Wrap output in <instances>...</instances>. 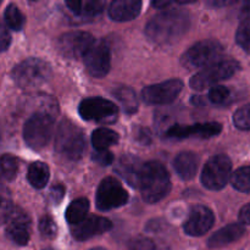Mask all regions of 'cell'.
<instances>
[{
    "mask_svg": "<svg viewBox=\"0 0 250 250\" xmlns=\"http://www.w3.org/2000/svg\"><path fill=\"white\" fill-rule=\"evenodd\" d=\"M120 136L110 128H98L92 134V144L95 150H107L111 146L119 143Z\"/></svg>",
    "mask_w": 250,
    "mask_h": 250,
    "instance_id": "cell-26",
    "label": "cell"
},
{
    "mask_svg": "<svg viewBox=\"0 0 250 250\" xmlns=\"http://www.w3.org/2000/svg\"><path fill=\"white\" fill-rule=\"evenodd\" d=\"M56 115L48 111H34L23 127V139L33 150H41L46 146L53 136Z\"/></svg>",
    "mask_w": 250,
    "mask_h": 250,
    "instance_id": "cell-4",
    "label": "cell"
},
{
    "mask_svg": "<svg viewBox=\"0 0 250 250\" xmlns=\"http://www.w3.org/2000/svg\"><path fill=\"white\" fill-rule=\"evenodd\" d=\"M224 46L216 41H200L190 46L181 58V65L188 70L207 67L221 60Z\"/></svg>",
    "mask_w": 250,
    "mask_h": 250,
    "instance_id": "cell-7",
    "label": "cell"
},
{
    "mask_svg": "<svg viewBox=\"0 0 250 250\" xmlns=\"http://www.w3.org/2000/svg\"><path fill=\"white\" fill-rule=\"evenodd\" d=\"M112 224L110 220L102 216L90 215L80 224L71 226V233L76 241H87L95 236L105 233L111 229Z\"/></svg>",
    "mask_w": 250,
    "mask_h": 250,
    "instance_id": "cell-17",
    "label": "cell"
},
{
    "mask_svg": "<svg viewBox=\"0 0 250 250\" xmlns=\"http://www.w3.org/2000/svg\"><path fill=\"white\" fill-rule=\"evenodd\" d=\"M94 37L88 32H68L58 39L59 51L67 59H80L87 55L95 43Z\"/></svg>",
    "mask_w": 250,
    "mask_h": 250,
    "instance_id": "cell-12",
    "label": "cell"
},
{
    "mask_svg": "<svg viewBox=\"0 0 250 250\" xmlns=\"http://www.w3.org/2000/svg\"><path fill=\"white\" fill-rule=\"evenodd\" d=\"M142 1L136 0H115L109 6L110 19L117 22L131 21L141 14Z\"/></svg>",
    "mask_w": 250,
    "mask_h": 250,
    "instance_id": "cell-19",
    "label": "cell"
},
{
    "mask_svg": "<svg viewBox=\"0 0 250 250\" xmlns=\"http://www.w3.org/2000/svg\"><path fill=\"white\" fill-rule=\"evenodd\" d=\"M90 250H106V249H104V248H93V249H90Z\"/></svg>",
    "mask_w": 250,
    "mask_h": 250,
    "instance_id": "cell-43",
    "label": "cell"
},
{
    "mask_svg": "<svg viewBox=\"0 0 250 250\" xmlns=\"http://www.w3.org/2000/svg\"><path fill=\"white\" fill-rule=\"evenodd\" d=\"M49 177H50V170H49L48 165L42 161L31 164L28 171H27V180L31 183L32 187L37 188V189H42L45 187L49 182Z\"/></svg>",
    "mask_w": 250,
    "mask_h": 250,
    "instance_id": "cell-23",
    "label": "cell"
},
{
    "mask_svg": "<svg viewBox=\"0 0 250 250\" xmlns=\"http://www.w3.org/2000/svg\"><path fill=\"white\" fill-rule=\"evenodd\" d=\"M128 198L127 190L116 178L106 177L98 186L95 203L100 211H109L124 207Z\"/></svg>",
    "mask_w": 250,
    "mask_h": 250,
    "instance_id": "cell-11",
    "label": "cell"
},
{
    "mask_svg": "<svg viewBox=\"0 0 250 250\" xmlns=\"http://www.w3.org/2000/svg\"><path fill=\"white\" fill-rule=\"evenodd\" d=\"M78 112L84 121L104 125L114 124L119 117V107L116 104L97 97L83 99L78 106Z\"/></svg>",
    "mask_w": 250,
    "mask_h": 250,
    "instance_id": "cell-10",
    "label": "cell"
},
{
    "mask_svg": "<svg viewBox=\"0 0 250 250\" xmlns=\"http://www.w3.org/2000/svg\"><path fill=\"white\" fill-rule=\"evenodd\" d=\"M4 21L7 28L21 31L24 26V16L16 4H9L4 11Z\"/></svg>",
    "mask_w": 250,
    "mask_h": 250,
    "instance_id": "cell-27",
    "label": "cell"
},
{
    "mask_svg": "<svg viewBox=\"0 0 250 250\" xmlns=\"http://www.w3.org/2000/svg\"><path fill=\"white\" fill-rule=\"evenodd\" d=\"M183 89V82L178 78L148 85L142 90V99L149 105H164L172 103Z\"/></svg>",
    "mask_w": 250,
    "mask_h": 250,
    "instance_id": "cell-13",
    "label": "cell"
},
{
    "mask_svg": "<svg viewBox=\"0 0 250 250\" xmlns=\"http://www.w3.org/2000/svg\"><path fill=\"white\" fill-rule=\"evenodd\" d=\"M0 38H1V50L5 51L11 44V36H10L9 29L5 26H1V36H0Z\"/></svg>",
    "mask_w": 250,
    "mask_h": 250,
    "instance_id": "cell-38",
    "label": "cell"
},
{
    "mask_svg": "<svg viewBox=\"0 0 250 250\" xmlns=\"http://www.w3.org/2000/svg\"><path fill=\"white\" fill-rule=\"evenodd\" d=\"M222 132V126L217 122H204V124H195L193 126L186 125H173L168 127L165 136L168 139L182 141V139L197 137L202 139H209L219 136Z\"/></svg>",
    "mask_w": 250,
    "mask_h": 250,
    "instance_id": "cell-15",
    "label": "cell"
},
{
    "mask_svg": "<svg viewBox=\"0 0 250 250\" xmlns=\"http://www.w3.org/2000/svg\"><path fill=\"white\" fill-rule=\"evenodd\" d=\"M232 177V161L229 156L220 154L211 156L203 167L200 181L209 190H221Z\"/></svg>",
    "mask_w": 250,
    "mask_h": 250,
    "instance_id": "cell-8",
    "label": "cell"
},
{
    "mask_svg": "<svg viewBox=\"0 0 250 250\" xmlns=\"http://www.w3.org/2000/svg\"><path fill=\"white\" fill-rule=\"evenodd\" d=\"M88 211H89V200L87 198H78L68 205L66 210V221L71 226H75L87 219Z\"/></svg>",
    "mask_w": 250,
    "mask_h": 250,
    "instance_id": "cell-24",
    "label": "cell"
},
{
    "mask_svg": "<svg viewBox=\"0 0 250 250\" xmlns=\"http://www.w3.org/2000/svg\"><path fill=\"white\" fill-rule=\"evenodd\" d=\"M84 146L85 141L82 129L73 122L63 120L56 131L55 150L68 160L77 161L82 158Z\"/></svg>",
    "mask_w": 250,
    "mask_h": 250,
    "instance_id": "cell-5",
    "label": "cell"
},
{
    "mask_svg": "<svg viewBox=\"0 0 250 250\" xmlns=\"http://www.w3.org/2000/svg\"><path fill=\"white\" fill-rule=\"evenodd\" d=\"M65 195V188L62 185H55L49 190V199L53 204H59L63 199Z\"/></svg>",
    "mask_w": 250,
    "mask_h": 250,
    "instance_id": "cell-37",
    "label": "cell"
},
{
    "mask_svg": "<svg viewBox=\"0 0 250 250\" xmlns=\"http://www.w3.org/2000/svg\"><path fill=\"white\" fill-rule=\"evenodd\" d=\"M189 27L190 16L187 11L167 9L146 23V36L156 45H171L180 41Z\"/></svg>",
    "mask_w": 250,
    "mask_h": 250,
    "instance_id": "cell-1",
    "label": "cell"
},
{
    "mask_svg": "<svg viewBox=\"0 0 250 250\" xmlns=\"http://www.w3.org/2000/svg\"><path fill=\"white\" fill-rule=\"evenodd\" d=\"M83 61L90 76L95 78L105 77L109 73L111 66V51L106 42H95Z\"/></svg>",
    "mask_w": 250,
    "mask_h": 250,
    "instance_id": "cell-14",
    "label": "cell"
},
{
    "mask_svg": "<svg viewBox=\"0 0 250 250\" xmlns=\"http://www.w3.org/2000/svg\"><path fill=\"white\" fill-rule=\"evenodd\" d=\"M38 226L42 236L49 239L55 238L56 233H58V227H56V224L53 220V217L49 216V215H44L39 220Z\"/></svg>",
    "mask_w": 250,
    "mask_h": 250,
    "instance_id": "cell-33",
    "label": "cell"
},
{
    "mask_svg": "<svg viewBox=\"0 0 250 250\" xmlns=\"http://www.w3.org/2000/svg\"><path fill=\"white\" fill-rule=\"evenodd\" d=\"M171 4H172V2H170V1H153V2H151V5H153L154 7H156V9H159V10L166 9V7L170 6Z\"/></svg>",
    "mask_w": 250,
    "mask_h": 250,
    "instance_id": "cell-41",
    "label": "cell"
},
{
    "mask_svg": "<svg viewBox=\"0 0 250 250\" xmlns=\"http://www.w3.org/2000/svg\"><path fill=\"white\" fill-rule=\"evenodd\" d=\"M106 2L89 0V1H66V6L78 17H95L102 14Z\"/></svg>",
    "mask_w": 250,
    "mask_h": 250,
    "instance_id": "cell-22",
    "label": "cell"
},
{
    "mask_svg": "<svg viewBox=\"0 0 250 250\" xmlns=\"http://www.w3.org/2000/svg\"><path fill=\"white\" fill-rule=\"evenodd\" d=\"M234 126L242 131H250V104L239 107L233 115Z\"/></svg>",
    "mask_w": 250,
    "mask_h": 250,
    "instance_id": "cell-31",
    "label": "cell"
},
{
    "mask_svg": "<svg viewBox=\"0 0 250 250\" xmlns=\"http://www.w3.org/2000/svg\"><path fill=\"white\" fill-rule=\"evenodd\" d=\"M44 250H53V249H44Z\"/></svg>",
    "mask_w": 250,
    "mask_h": 250,
    "instance_id": "cell-44",
    "label": "cell"
},
{
    "mask_svg": "<svg viewBox=\"0 0 250 250\" xmlns=\"http://www.w3.org/2000/svg\"><path fill=\"white\" fill-rule=\"evenodd\" d=\"M133 137L134 141L138 142L139 144L143 146H149L151 143V132L150 129L146 128V127L137 126L133 128Z\"/></svg>",
    "mask_w": 250,
    "mask_h": 250,
    "instance_id": "cell-35",
    "label": "cell"
},
{
    "mask_svg": "<svg viewBox=\"0 0 250 250\" xmlns=\"http://www.w3.org/2000/svg\"><path fill=\"white\" fill-rule=\"evenodd\" d=\"M244 233H246V229H244L243 225L229 224V226L215 232L208 241V246L212 249L221 248V247L229 246V244L238 241L239 238L244 236Z\"/></svg>",
    "mask_w": 250,
    "mask_h": 250,
    "instance_id": "cell-20",
    "label": "cell"
},
{
    "mask_svg": "<svg viewBox=\"0 0 250 250\" xmlns=\"http://www.w3.org/2000/svg\"><path fill=\"white\" fill-rule=\"evenodd\" d=\"M144 163L133 155H124L119 159L115 167V172L121 176L129 186L133 188H139L142 170Z\"/></svg>",
    "mask_w": 250,
    "mask_h": 250,
    "instance_id": "cell-18",
    "label": "cell"
},
{
    "mask_svg": "<svg viewBox=\"0 0 250 250\" xmlns=\"http://www.w3.org/2000/svg\"><path fill=\"white\" fill-rule=\"evenodd\" d=\"M1 219L9 239L17 246H26L31 237V219L28 214L12 204L7 209L1 210Z\"/></svg>",
    "mask_w": 250,
    "mask_h": 250,
    "instance_id": "cell-9",
    "label": "cell"
},
{
    "mask_svg": "<svg viewBox=\"0 0 250 250\" xmlns=\"http://www.w3.org/2000/svg\"><path fill=\"white\" fill-rule=\"evenodd\" d=\"M215 222V215L205 205H195L192 208L187 220L183 225V231L192 237H200L210 231Z\"/></svg>",
    "mask_w": 250,
    "mask_h": 250,
    "instance_id": "cell-16",
    "label": "cell"
},
{
    "mask_svg": "<svg viewBox=\"0 0 250 250\" xmlns=\"http://www.w3.org/2000/svg\"><path fill=\"white\" fill-rule=\"evenodd\" d=\"M112 95L120 103L126 114H134L138 110V98L132 88L119 87L112 90Z\"/></svg>",
    "mask_w": 250,
    "mask_h": 250,
    "instance_id": "cell-25",
    "label": "cell"
},
{
    "mask_svg": "<svg viewBox=\"0 0 250 250\" xmlns=\"http://www.w3.org/2000/svg\"><path fill=\"white\" fill-rule=\"evenodd\" d=\"M199 158L192 151H182L173 160V168L181 180L190 181L197 175Z\"/></svg>",
    "mask_w": 250,
    "mask_h": 250,
    "instance_id": "cell-21",
    "label": "cell"
},
{
    "mask_svg": "<svg viewBox=\"0 0 250 250\" xmlns=\"http://www.w3.org/2000/svg\"><path fill=\"white\" fill-rule=\"evenodd\" d=\"M209 4L212 6H227V5L233 4V1H217V0H215V1H210Z\"/></svg>",
    "mask_w": 250,
    "mask_h": 250,
    "instance_id": "cell-42",
    "label": "cell"
},
{
    "mask_svg": "<svg viewBox=\"0 0 250 250\" xmlns=\"http://www.w3.org/2000/svg\"><path fill=\"white\" fill-rule=\"evenodd\" d=\"M19 172V161L15 156L4 154L1 156V175L6 181L15 180Z\"/></svg>",
    "mask_w": 250,
    "mask_h": 250,
    "instance_id": "cell-29",
    "label": "cell"
},
{
    "mask_svg": "<svg viewBox=\"0 0 250 250\" xmlns=\"http://www.w3.org/2000/svg\"><path fill=\"white\" fill-rule=\"evenodd\" d=\"M239 221L242 225H250V203L244 205L239 211Z\"/></svg>",
    "mask_w": 250,
    "mask_h": 250,
    "instance_id": "cell-39",
    "label": "cell"
},
{
    "mask_svg": "<svg viewBox=\"0 0 250 250\" xmlns=\"http://www.w3.org/2000/svg\"><path fill=\"white\" fill-rule=\"evenodd\" d=\"M236 42L246 53L250 54V20L239 26L236 33Z\"/></svg>",
    "mask_w": 250,
    "mask_h": 250,
    "instance_id": "cell-32",
    "label": "cell"
},
{
    "mask_svg": "<svg viewBox=\"0 0 250 250\" xmlns=\"http://www.w3.org/2000/svg\"><path fill=\"white\" fill-rule=\"evenodd\" d=\"M208 99L215 105H224L231 99V90L225 85H215L209 89Z\"/></svg>",
    "mask_w": 250,
    "mask_h": 250,
    "instance_id": "cell-30",
    "label": "cell"
},
{
    "mask_svg": "<svg viewBox=\"0 0 250 250\" xmlns=\"http://www.w3.org/2000/svg\"><path fill=\"white\" fill-rule=\"evenodd\" d=\"M241 66L236 60L232 59H221L211 65L207 66L195 73L189 81V85L194 90H204L207 88L215 87V84L221 81L229 80L236 75Z\"/></svg>",
    "mask_w": 250,
    "mask_h": 250,
    "instance_id": "cell-6",
    "label": "cell"
},
{
    "mask_svg": "<svg viewBox=\"0 0 250 250\" xmlns=\"http://www.w3.org/2000/svg\"><path fill=\"white\" fill-rule=\"evenodd\" d=\"M128 250H160L153 239L139 236L132 239L128 244Z\"/></svg>",
    "mask_w": 250,
    "mask_h": 250,
    "instance_id": "cell-34",
    "label": "cell"
},
{
    "mask_svg": "<svg viewBox=\"0 0 250 250\" xmlns=\"http://www.w3.org/2000/svg\"><path fill=\"white\" fill-rule=\"evenodd\" d=\"M239 17H241V20H243V22L250 20V1L246 2L243 5V7L241 9V12H239Z\"/></svg>",
    "mask_w": 250,
    "mask_h": 250,
    "instance_id": "cell-40",
    "label": "cell"
},
{
    "mask_svg": "<svg viewBox=\"0 0 250 250\" xmlns=\"http://www.w3.org/2000/svg\"><path fill=\"white\" fill-rule=\"evenodd\" d=\"M231 183L238 192L250 193V166H244L234 171L232 173Z\"/></svg>",
    "mask_w": 250,
    "mask_h": 250,
    "instance_id": "cell-28",
    "label": "cell"
},
{
    "mask_svg": "<svg viewBox=\"0 0 250 250\" xmlns=\"http://www.w3.org/2000/svg\"><path fill=\"white\" fill-rule=\"evenodd\" d=\"M92 159L94 163H97L100 166H109L114 161V154L107 150H95L92 154Z\"/></svg>",
    "mask_w": 250,
    "mask_h": 250,
    "instance_id": "cell-36",
    "label": "cell"
},
{
    "mask_svg": "<svg viewBox=\"0 0 250 250\" xmlns=\"http://www.w3.org/2000/svg\"><path fill=\"white\" fill-rule=\"evenodd\" d=\"M139 190L146 203H158L167 197L171 190V180L165 166L159 161L144 163L139 180Z\"/></svg>",
    "mask_w": 250,
    "mask_h": 250,
    "instance_id": "cell-2",
    "label": "cell"
},
{
    "mask_svg": "<svg viewBox=\"0 0 250 250\" xmlns=\"http://www.w3.org/2000/svg\"><path fill=\"white\" fill-rule=\"evenodd\" d=\"M51 67L42 59H26L15 66L11 72L15 84L22 89L38 88L51 78Z\"/></svg>",
    "mask_w": 250,
    "mask_h": 250,
    "instance_id": "cell-3",
    "label": "cell"
}]
</instances>
